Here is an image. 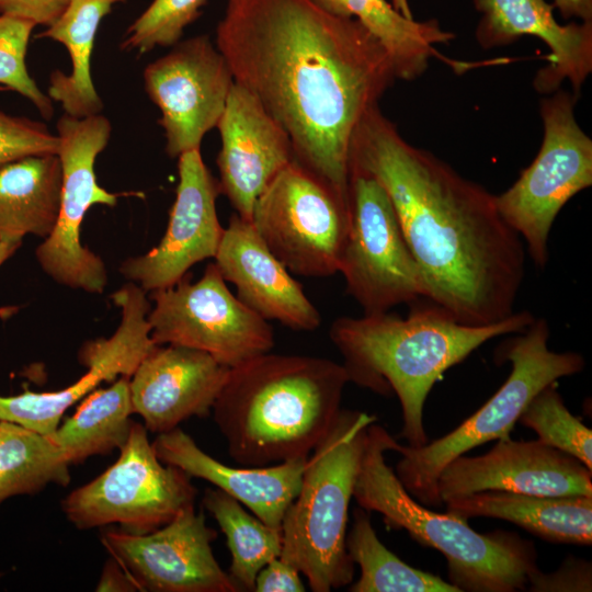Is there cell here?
I'll use <instances>...</instances> for the list:
<instances>
[{
  "label": "cell",
  "mask_w": 592,
  "mask_h": 592,
  "mask_svg": "<svg viewBox=\"0 0 592 592\" xmlns=\"http://www.w3.org/2000/svg\"><path fill=\"white\" fill-rule=\"evenodd\" d=\"M158 458L191 478H201L238 500L265 524L282 528L288 506L299 492L308 457L267 466H229L202 451L179 426L151 443Z\"/></svg>",
  "instance_id": "cell-23"
},
{
  "label": "cell",
  "mask_w": 592,
  "mask_h": 592,
  "mask_svg": "<svg viewBox=\"0 0 592 592\" xmlns=\"http://www.w3.org/2000/svg\"><path fill=\"white\" fill-rule=\"evenodd\" d=\"M150 337L158 345L200 350L234 368L270 352L272 326L234 295L214 262L197 282L186 274L175 285L150 292Z\"/></svg>",
  "instance_id": "cell-12"
},
{
  "label": "cell",
  "mask_w": 592,
  "mask_h": 592,
  "mask_svg": "<svg viewBox=\"0 0 592 592\" xmlns=\"http://www.w3.org/2000/svg\"><path fill=\"white\" fill-rule=\"evenodd\" d=\"M216 537L217 533L206 525L204 513L195 512L192 505L150 533L107 530L101 542L130 574L138 591H242L213 554Z\"/></svg>",
  "instance_id": "cell-15"
},
{
  "label": "cell",
  "mask_w": 592,
  "mask_h": 592,
  "mask_svg": "<svg viewBox=\"0 0 592 592\" xmlns=\"http://www.w3.org/2000/svg\"><path fill=\"white\" fill-rule=\"evenodd\" d=\"M196 493L191 477L162 463L145 425L133 422L116 462L71 491L61 510L79 530L118 524L124 532L147 534L194 505Z\"/></svg>",
  "instance_id": "cell-9"
},
{
  "label": "cell",
  "mask_w": 592,
  "mask_h": 592,
  "mask_svg": "<svg viewBox=\"0 0 592 592\" xmlns=\"http://www.w3.org/2000/svg\"><path fill=\"white\" fill-rule=\"evenodd\" d=\"M62 180L60 205L52 234L36 248L42 270L55 282L88 293H103L107 273L103 260L82 246L80 228L86 213L95 204L114 207L118 195L98 184L94 164L111 138L112 125L98 114L56 123Z\"/></svg>",
  "instance_id": "cell-11"
},
{
  "label": "cell",
  "mask_w": 592,
  "mask_h": 592,
  "mask_svg": "<svg viewBox=\"0 0 592 592\" xmlns=\"http://www.w3.org/2000/svg\"><path fill=\"white\" fill-rule=\"evenodd\" d=\"M255 592H304L300 572L280 557L266 563L257 574Z\"/></svg>",
  "instance_id": "cell-37"
},
{
  "label": "cell",
  "mask_w": 592,
  "mask_h": 592,
  "mask_svg": "<svg viewBox=\"0 0 592 592\" xmlns=\"http://www.w3.org/2000/svg\"><path fill=\"white\" fill-rule=\"evenodd\" d=\"M251 223L291 273L306 277L338 273L349 207L296 161L258 197Z\"/></svg>",
  "instance_id": "cell-13"
},
{
  "label": "cell",
  "mask_w": 592,
  "mask_h": 592,
  "mask_svg": "<svg viewBox=\"0 0 592 592\" xmlns=\"http://www.w3.org/2000/svg\"><path fill=\"white\" fill-rule=\"evenodd\" d=\"M207 0H153L127 27L119 44L139 56L156 47H172L202 13Z\"/></svg>",
  "instance_id": "cell-33"
},
{
  "label": "cell",
  "mask_w": 592,
  "mask_h": 592,
  "mask_svg": "<svg viewBox=\"0 0 592 592\" xmlns=\"http://www.w3.org/2000/svg\"><path fill=\"white\" fill-rule=\"evenodd\" d=\"M519 422L536 432L543 443L573 456L592 470V431L570 413L554 384L533 397Z\"/></svg>",
  "instance_id": "cell-32"
},
{
  "label": "cell",
  "mask_w": 592,
  "mask_h": 592,
  "mask_svg": "<svg viewBox=\"0 0 592 592\" xmlns=\"http://www.w3.org/2000/svg\"><path fill=\"white\" fill-rule=\"evenodd\" d=\"M395 441L382 425H368L353 490L358 505L380 513L389 526L403 528L419 543L442 553L448 582L460 592L526 590L539 570L533 543L505 532L481 534L466 519L424 506L386 463L385 454Z\"/></svg>",
  "instance_id": "cell-5"
},
{
  "label": "cell",
  "mask_w": 592,
  "mask_h": 592,
  "mask_svg": "<svg viewBox=\"0 0 592 592\" xmlns=\"http://www.w3.org/2000/svg\"><path fill=\"white\" fill-rule=\"evenodd\" d=\"M325 11L361 22L385 47L397 79L414 80L428 69L436 45L455 35L436 20L417 21L398 12L388 0H310Z\"/></svg>",
  "instance_id": "cell-27"
},
{
  "label": "cell",
  "mask_w": 592,
  "mask_h": 592,
  "mask_svg": "<svg viewBox=\"0 0 592 592\" xmlns=\"http://www.w3.org/2000/svg\"><path fill=\"white\" fill-rule=\"evenodd\" d=\"M70 465L43 434L0 420V504L14 496L67 486Z\"/></svg>",
  "instance_id": "cell-31"
},
{
  "label": "cell",
  "mask_w": 592,
  "mask_h": 592,
  "mask_svg": "<svg viewBox=\"0 0 592 592\" xmlns=\"http://www.w3.org/2000/svg\"><path fill=\"white\" fill-rule=\"evenodd\" d=\"M216 128L221 139L216 159L220 194L237 215L251 221L258 197L295 161L293 144L261 103L236 82Z\"/></svg>",
  "instance_id": "cell-19"
},
{
  "label": "cell",
  "mask_w": 592,
  "mask_h": 592,
  "mask_svg": "<svg viewBox=\"0 0 592 592\" xmlns=\"http://www.w3.org/2000/svg\"><path fill=\"white\" fill-rule=\"evenodd\" d=\"M178 170L175 200L162 239L147 253L129 258L119 266L125 278L146 292L173 286L194 264L214 259L224 235L216 209L219 184L201 150L182 153Z\"/></svg>",
  "instance_id": "cell-17"
},
{
  "label": "cell",
  "mask_w": 592,
  "mask_h": 592,
  "mask_svg": "<svg viewBox=\"0 0 592 592\" xmlns=\"http://www.w3.org/2000/svg\"><path fill=\"white\" fill-rule=\"evenodd\" d=\"M145 292L129 282L111 295L121 308L119 326L112 337L82 345L79 361L87 372L78 380L56 391L0 396V420L48 435L57 429L64 413L101 383L118 376L130 378L139 363L158 345L150 337L148 314L151 307Z\"/></svg>",
  "instance_id": "cell-16"
},
{
  "label": "cell",
  "mask_w": 592,
  "mask_h": 592,
  "mask_svg": "<svg viewBox=\"0 0 592 592\" xmlns=\"http://www.w3.org/2000/svg\"><path fill=\"white\" fill-rule=\"evenodd\" d=\"M351 172L374 178L388 194L426 301L473 326L515 312L526 250L501 217L496 195L408 143L378 105L355 129Z\"/></svg>",
  "instance_id": "cell-2"
},
{
  "label": "cell",
  "mask_w": 592,
  "mask_h": 592,
  "mask_svg": "<svg viewBox=\"0 0 592 592\" xmlns=\"http://www.w3.org/2000/svg\"><path fill=\"white\" fill-rule=\"evenodd\" d=\"M591 563L570 557L565 560L559 569L551 573L535 572L527 584L528 591L557 592L580 591L587 592L592 589Z\"/></svg>",
  "instance_id": "cell-36"
},
{
  "label": "cell",
  "mask_w": 592,
  "mask_h": 592,
  "mask_svg": "<svg viewBox=\"0 0 592 592\" xmlns=\"http://www.w3.org/2000/svg\"><path fill=\"white\" fill-rule=\"evenodd\" d=\"M578 100L573 92L557 90L540 101V149L514 184L496 195L501 217L540 267L548 261V237L558 213L592 185V140L577 123Z\"/></svg>",
  "instance_id": "cell-8"
},
{
  "label": "cell",
  "mask_w": 592,
  "mask_h": 592,
  "mask_svg": "<svg viewBox=\"0 0 592 592\" xmlns=\"http://www.w3.org/2000/svg\"><path fill=\"white\" fill-rule=\"evenodd\" d=\"M95 591L134 592L138 591V588L122 565L115 558L111 557L102 569Z\"/></svg>",
  "instance_id": "cell-39"
},
{
  "label": "cell",
  "mask_w": 592,
  "mask_h": 592,
  "mask_svg": "<svg viewBox=\"0 0 592 592\" xmlns=\"http://www.w3.org/2000/svg\"><path fill=\"white\" fill-rule=\"evenodd\" d=\"M442 503L469 493L498 490L548 497H592V470L542 441L499 439L486 454L460 455L440 473Z\"/></svg>",
  "instance_id": "cell-18"
},
{
  "label": "cell",
  "mask_w": 592,
  "mask_h": 592,
  "mask_svg": "<svg viewBox=\"0 0 592 592\" xmlns=\"http://www.w3.org/2000/svg\"><path fill=\"white\" fill-rule=\"evenodd\" d=\"M481 18L476 39L485 48L512 44L524 35L543 41L550 50L548 66L539 69L534 88L554 93L568 80L579 96L592 71V22L560 24L546 0H473Z\"/></svg>",
  "instance_id": "cell-21"
},
{
  "label": "cell",
  "mask_w": 592,
  "mask_h": 592,
  "mask_svg": "<svg viewBox=\"0 0 592 592\" xmlns=\"http://www.w3.org/2000/svg\"><path fill=\"white\" fill-rule=\"evenodd\" d=\"M214 260L224 280L235 285L238 299L263 319L294 331L320 326V312L251 221L230 217Z\"/></svg>",
  "instance_id": "cell-22"
},
{
  "label": "cell",
  "mask_w": 592,
  "mask_h": 592,
  "mask_svg": "<svg viewBox=\"0 0 592 592\" xmlns=\"http://www.w3.org/2000/svg\"><path fill=\"white\" fill-rule=\"evenodd\" d=\"M346 550L361 569L351 592H460L454 584L407 565L377 537L366 510L355 509Z\"/></svg>",
  "instance_id": "cell-29"
},
{
  "label": "cell",
  "mask_w": 592,
  "mask_h": 592,
  "mask_svg": "<svg viewBox=\"0 0 592 592\" xmlns=\"http://www.w3.org/2000/svg\"><path fill=\"white\" fill-rule=\"evenodd\" d=\"M426 303L414 306L407 318L389 312L340 317L329 330L350 382L379 395L396 394L402 413L401 436L412 447L428 443L424 403L443 373L487 341L519 333L535 319L523 310L491 325H464Z\"/></svg>",
  "instance_id": "cell-4"
},
{
  "label": "cell",
  "mask_w": 592,
  "mask_h": 592,
  "mask_svg": "<svg viewBox=\"0 0 592 592\" xmlns=\"http://www.w3.org/2000/svg\"><path fill=\"white\" fill-rule=\"evenodd\" d=\"M203 504L226 536L231 555L228 573L242 591H253L258 572L281 556L282 528L248 513L238 500L217 488L205 491Z\"/></svg>",
  "instance_id": "cell-30"
},
{
  "label": "cell",
  "mask_w": 592,
  "mask_h": 592,
  "mask_svg": "<svg viewBox=\"0 0 592 592\" xmlns=\"http://www.w3.org/2000/svg\"><path fill=\"white\" fill-rule=\"evenodd\" d=\"M446 512L468 520L492 517L512 522L550 543L591 545L592 497H548L487 490L452 498Z\"/></svg>",
  "instance_id": "cell-24"
},
{
  "label": "cell",
  "mask_w": 592,
  "mask_h": 592,
  "mask_svg": "<svg viewBox=\"0 0 592 592\" xmlns=\"http://www.w3.org/2000/svg\"><path fill=\"white\" fill-rule=\"evenodd\" d=\"M71 0H0V14H13L33 21L36 26H48Z\"/></svg>",
  "instance_id": "cell-38"
},
{
  "label": "cell",
  "mask_w": 592,
  "mask_h": 592,
  "mask_svg": "<svg viewBox=\"0 0 592 592\" xmlns=\"http://www.w3.org/2000/svg\"><path fill=\"white\" fill-rule=\"evenodd\" d=\"M129 377L94 389L76 412L46 435L71 466L91 456L106 455L126 443L133 422Z\"/></svg>",
  "instance_id": "cell-28"
},
{
  "label": "cell",
  "mask_w": 592,
  "mask_h": 592,
  "mask_svg": "<svg viewBox=\"0 0 592 592\" xmlns=\"http://www.w3.org/2000/svg\"><path fill=\"white\" fill-rule=\"evenodd\" d=\"M36 24L23 16L0 14V83L26 98L45 119L54 115L52 99L30 76L26 50Z\"/></svg>",
  "instance_id": "cell-34"
},
{
  "label": "cell",
  "mask_w": 592,
  "mask_h": 592,
  "mask_svg": "<svg viewBox=\"0 0 592 592\" xmlns=\"http://www.w3.org/2000/svg\"><path fill=\"white\" fill-rule=\"evenodd\" d=\"M376 418L342 410L311 452L298 494L282 522L280 558L296 568L315 592L349 585L354 562L346 550L349 505L368 425Z\"/></svg>",
  "instance_id": "cell-6"
},
{
  "label": "cell",
  "mask_w": 592,
  "mask_h": 592,
  "mask_svg": "<svg viewBox=\"0 0 592 592\" xmlns=\"http://www.w3.org/2000/svg\"><path fill=\"white\" fill-rule=\"evenodd\" d=\"M125 0H71L65 11L36 38L61 43L69 53L71 72L56 69L49 76L48 96L65 114L87 117L101 114L103 102L91 76V54L102 19Z\"/></svg>",
  "instance_id": "cell-25"
},
{
  "label": "cell",
  "mask_w": 592,
  "mask_h": 592,
  "mask_svg": "<svg viewBox=\"0 0 592 592\" xmlns=\"http://www.w3.org/2000/svg\"><path fill=\"white\" fill-rule=\"evenodd\" d=\"M143 78L161 113L159 124L171 158L200 149L206 133L217 126L235 83L226 58L207 35L179 41L147 65Z\"/></svg>",
  "instance_id": "cell-14"
},
{
  "label": "cell",
  "mask_w": 592,
  "mask_h": 592,
  "mask_svg": "<svg viewBox=\"0 0 592 592\" xmlns=\"http://www.w3.org/2000/svg\"><path fill=\"white\" fill-rule=\"evenodd\" d=\"M348 383L344 365L329 358L267 352L230 368L212 412L240 465L309 457L340 413Z\"/></svg>",
  "instance_id": "cell-3"
},
{
  "label": "cell",
  "mask_w": 592,
  "mask_h": 592,
  "mask_svg": "<svg viewBox=\"0 0 592 592\" xmlns=\"http://www.w3.org/2000/svg\"><path fill=\"white\" fill-rule=\"evenodd\" d=\"M215 45L286 132L295 161L349 207L353 135L397 80L382 43L310 0H227Z\"/></svg>",
  "instance_id": "cell-1"
},
{
  "label": "cell",
  "mask_w": 592,
  "mask_h": 592,
  "mask_svg": "<svg viewBox=\"0 0 592 592\" xmlns=\"http://www.w3.org/2000/svg\"><path fill=\"white\" fill-rule=\"evenodd\" d=\"M548 339L547 321L535 318L499 348L497 358L511 362V373L474 414L446 435L422 446L394 442L390 452L401 455L396 475L414 499L424 505L442 504L436 483L440 473L451 460L489 441L510 436L521 413L537 392L561 377L583 369L582 355L572 351H551Z\"/></svg>",
  "instance_id": "cell-7"
},
{
  "label": "cell",
  "mask_w": 592,
  "mask_h": 592,
  "mask_svg": "<svg viewBox=\"0 0 592 592\" xmlns=\"http://www.w3.org/2000/svg\"><path fill=\"white\" fill-rule=\"evenodd\" d=\"M338 272L364 315L425 298L420 267L388 194L358 172L350 174L349 225Z\"/></svg>",
  "instance_id": "cell-10"
},
{
  "label": "cell",
  "mask_w": 592,
  "mask_h": 592,
  "mask_svg": "<svg viewBox=\"0 0 592 592\" xmlns=\"http://www.w3.org/2000/svg\"><path fill=\"white\" fill-rule=\"evenodd\" d=\"M392 7L408 19H413L408 0H388Z\"/></svg>",
  "instance_id": "cell-42"
},
{
  "label": "cell",
  "mask_w": 592,
  "mask_h": 592,
  "mask_svg": "<svg viewBox=\"0 0 592 592\" xmlns=\"http://www.w3.org/2000/svg\"><path fill=\"white\" fill-rule=\"evenodd\" d=\"M230 368L206 352L174 344L157 345L129 378L133 413L147 431L166 433L192 417H206Z\"/></svg>",
  "instance_id": "cell-20"
},
{
  "label": "cell",
  "mask_w": 592,
  "mask_h": 592,
  "mask_svg": "<svg viewBox=\"0 0 592 592\" xmlns=\"http://www.w3.org/2000/svg\"><path fill=\"white\" fill-rule=\"evenodd\" d=\"M61 180L56 153L29 156L0 167V238H47L58 218Z\"/></svg>",
  "instance_id": "cell-26"
},
{
  "label": "cell",
  "mask_w": 592,
  "mask_h": 592,
  "mask_svg": "<svg viewBox=\"0 0 592 592\" xmlns=\"http://www.w3.org/2000/svg\"><path fill=\"white\" fill-rule=\"evenodd\" d=\"M58 147V136L44 123L0 112V167L29 156L57 155Z\"/></svg>",
  "instance_id": "cell-35"
},
{
  "label": "cell",
  "mask_w": 592,
  "mask_h": 592,
  "mask_svg": "<svg viewBox=\"0 0 592 592\" xmlns=\"http://www.w3.org/2000/svg\"><path fill=\"white\" fill-rule=\"evenodd\" d=\"M565 19L577 18L581 22H592V0H554Z\"/></svg>",
  "instance_id": "cell-40"
},
{
  "label": "cell",
  "mask_w": 592,
  "mask_h": 592,
  "mask_svg": "<svg viewBox=\"0 0 592 592\" xmlns=\"http://www.w3.org/2000/svg\"><path fill=\"white\" fill-rule=\"evenodd\" d=\"M22 239L0 238V266L21 247ZM19 311L18 306L0 307V319L7 320Z\"/></svg>",
  "instance_id": "cell-41"
}]
</instances>
